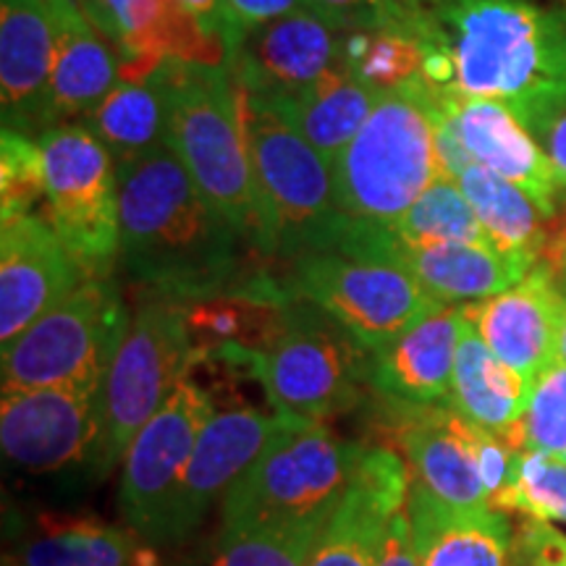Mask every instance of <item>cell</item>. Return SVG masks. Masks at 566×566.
Instances as JSON below:
<instances>
[{
  "label": "cell",
  "mask_w": 566,
  "mask_h": 566,
  "mask_svg": "<svg viewBox=\"0 0 566 566\" xmlns=\"http://www.w3.org/2000/svg\"><path fill=\"white\" fill-rule=\"evenodd\" d=\"M422 80L499 101L516 118L566 101V9L530 0H449L415 11Z\"/></svg>",
  "instance_id": "cell-1"
},
{
  "label": "cell",
  "mask_w": 566,
  "mask_h": 566,
  "mask_svg": "<svg viewBox=\"0 0 566 566\" xmlns=\"http://www.w3.org/2000/svg\"><path fill=\"white\" fill-rule=\"evenodd\" d=\"M118 168L124 271L153 296L195 304L244 294L237 231L166 145Z\"/></svg>",
  "instance_id": "cell-2"
},
{
  "label": "cell",
  "mask_w": 566,
  "mask_h": 566,
  "mask_svg": "<svg viewBox=\"0 0 566 566\" xmlns=\"http://www.w3.org/2000/svg\"><path fill=\"white\" fill-rule=\"evenodd\" d=\"M338 210L357 223L394 226L443 171L436 147V87L415 76L380 97L331 166Z\"/></svg>",
  "instance_id": "cell-3"
},
{
  "label": "cell",
  "mask_w": 566,
  "mask_h": 566,
  "mask_svg": "<svg viewBox=\"0 0 566 566\" xmlns=\"http://www.w3.org/2000/svg\"><path fill=\"white\" fill-rule=\"evenodd\" d=\"M365 454V446L344 441L325 422H289L226 493L223 527H325Z\"/></svg>",
  "instance_id": "cell-4"
},
{
  "label": "cell",
  "mask_w": 566,
  "mask_h": 566,
  "mask_svg": "<svg viewBox=\"0 0 566 566\" xmlns=\"http://www.w3.org/2000/svg\"><path fill=\"white\" fill-rule=\"evenodd\" d=\"M168 147L192 176L195 187L242 242L260 252L258 187L247 153L242 97L226 66L174 61V103Z\"/></svg>",
  "instance_id": "cell-5"
},
{
  "label": "cell",
  "mask_w": 566,
  "mask_h": 566,
  "mask_svg": "<svg viewBox=\"0 0 566 566\" xmlns=\"http://www.w3.org/2000/svg\"><path fill=\"white\" fill-rule=\"evenodd\" d=\"M242 118L263 221L260 252L286 260L336 252L352 218L336 205L331 163L292 124L252 108L244 97Z\"/></svg>",
  "instance_id": "cell-6"
},
{
  "label": "cell",
  "mask_w": 566,
  "mask_h": 566,
  "mask_svg": "<svg viewBox=\"0 0 566 566\" xmlns=\"http://www.w3.org/2000/svg\"><path fill=\"white\" fill-rule=\"evenodd\" d=\"M216 357L247 365L273 412L300 422H323L357 407L370 370V354L315 304H289L279 334L260 352Z\"/></svg>",
  "instance_id": "cell-7"
},
{
  "label": "cell",
  "mask_w": 566,
  "mask_h": 566,
  "mask_svg": "<svg viewBox=\"0 0 566 566\" xmlns=\"http://www.w3.org/2000/svg\"><path fill=\"white\" fill-rule=\"evenodd\" d=\"M195 365V344L187 325V304L150 296L132 315L129 328L101 394V430L90 467L108 475L147 420L166 405L176 384Z\"/></svg>",
  "instance_id": "cell-8"
},
{
  "label": "cell",
  "mask_w": 566,
  "mask_h": 566,
  "mask_svg": "<svg viewBox=\"0 0 566 566\" xmlns=\"http://www.w3.org/2000/svg\"><path fill=\"white\" fill-rule=\"evenodd\" d=\"M132 317L111 275L87 279L3 346V394L76 386L103 391Z\"/></svg>",
  "instance_id": "cell-9"
},
{
  "label": "cell",
  "mask_w": 566,
  "mask_h": 566,
  "mask_svg": "<svg viewBox=\"0 0 566 566\" xmlns=\"http://www.w3.org/2000/svg\"><path fill=\"white\" fill-rule=\"evenodd\" d=\"M45 158L48 221L87 279L111 275L122 250L118 168L82 124H63L38 139Z\"/></svg>",
  "instance_id": "cell-10"
},
{
  "label": "cell",
  "mask_w": 566,
  "mask_h": 566,
  "mask_svg": "<svg viewBox=\"0 0 566 566\" xmlns=\"http://www.w3.org/2000/svg\"><path fill=\"white\" fill-rule=\"evenodd\" d=\"M396 443L405 451L412 483L443 504L495 509L520 451L451 405L396 407Z\"/></svg>",
  "instance_id": "cell-11"
},
{
  "label": "cell",
  "mask_w": 566,
  "mask_h": 566,
  "mask_svg": "<svg viewBox=\"0 0 566 566\" xmlns=\"http://www.w3.org/2000/svg\"><path fill=\"white\" fill-rule=\"evenodd\" d=\"M292 289L342 325L367 354L380 352L441 307L401 268L346 258L342 252L294 260Z\"/></svg>",
  "instance_id": "cell-12"
},
{
  "label": "cell",
  "mask_w": 566,
  "mask_h": 566,
  "mask_svg": "<svg viewBox=\"0 0 566 566\" xmlns=\"http://www.w3.org/2000/svg\"><path fill=\"white\" fill-rule=\"evenodd\" d=\"M216 415L210 394L184 375L124 457L118 504L132 533L163 543V527L202 428Z\"/></svg>",
  "instance_id": "cell-13"
},
{
  "label": "cell",
  "mask_w": 566,
  "mask_h": 566,
  "mask_svg": "<svg viewBox=\"0 0 566 566\" xmlns=\"http://www.w3.org/2000/svg\"><path fill=\"white\" fill-rule=\"evenodd\" d=\"M336 252L401 268L441 304L488 300L512 289L537 265L485 244H409L388 226L357 221H352Z\"/></svg>",
  "instance_id": "cell-14"
},
{
  "label": "cell",
  "mask_w": 566,
  "mask_h": 566,
  "mask_svg": "<svg viewBox=\"0 0 566 566\" xmlns=\"http://www.w3.org/2000/svg\"><path fill=\"white\" fill-rule=\"evenodd\" d=\"M289 417L252 407L221 409L202 428L163 527V543L184 541L202 525L231 485L286 428Z\"/></svg>",
  "instance_id": "cell-15"
},
{
  "label": "cell",
  "mask_w": 566,
  "mask_h": 566,
  "mask_svg": "<svg viewBox=\"0 0 566 566\" xmlns=\"http://www.w3.org/2000/svg\"><path fill=\"white\" fill-rule=\"evenodd\" d=\"M101 394L76 386L3 394L0 446L6 459L30 472L90 462L101 430Z\"/></svg>",
  "instance_id": "cell-16"
},
{
  "label": "cell",
  "mask_w": 566,
  "mask_h": 566,
  "mask_svg": "<svg viewBox=\"0 0 566 566\" xmlns=\"http://www.w3.org/2000/svg\"><path fill=\"white\" fill-rule=\"evenodd\" d=\"M344 34L315 11L292 13L229 40L226 69L244 97H281L344 61Z\"/></svg>",
  "instance_id": "cell-17"
},
{
  "label": "cell",
  "mask_w": 566,
  "mask_h": 566,
  "mask_svg": "<svg viewBox=\"0 0 566 566\" xmlns=\"http://www.w3.org/2000/svg\"><path fill=\"white\" fill-rule=\"evenodd\" d=\"M87 281L59 231L40 212L3 221L0 231V344H11Z\"/></svg>",
  "instance_id": "cell-18"
},
{
  "label": "cell",
  "mask_w": 566,
  "mask_h": 566,
  "mask_svg": "<svg viewBox=\"0 0 566 566\" xmlns=\"http://www.w3.org/2000/svg\"><path fill=\"white\" fill-rule=\"evenodd\" d=\"M564 304L551 268L535 265L506 292L462 304V313L488 349L533 388L537 375L556 363Z\"/></svg>",
  "instance_id": "cell-19"
},
{
  "label": "cell",
  "mask_w": 566,
  "mask_h": 566,
  "mask_svg": "<svg viewBox=\"0 0 566 566\" xmlns=\"http://www.w3.org/2000/svg\"><path fill=\"white\" fill-rule=\"evenodd\" d=\"M407 464L388 449H367L357 478L317 535L307 566H378L396 512L407 506Z\"/></svg>",
  "instance_id": "cell-20"
},
{
  "label": "cell",
  "mask_w": 566,
  "mask_h": 566,
  "mask_svg": "<svg viewBox=\"0 0 566 566\" xmlns=\"http://www.w3.org/2000/svg\"><path fill=\"white\" fill-rule=\"evenodd\" d=\"M55 24L48 0H0V108L3 129H53L51 76Z\"/></svg>",
  "instance_id": "cell-21"
},
{
  "label": "cell",
  "mask_w": 566,
  "mask_h": 566,
  "mask_svg": "<svg viewBox=\"0 0 566 566\" xmlns=\"http://www.w3.org/2000/svg\"><path fill=\"white\" fill-rule=\"evenodd\" d=\"M462 331V307L441 304L384 349L370 354L367 386L394 407L446 405Z\"/></svg>",
  "instance_id": "cell-22"
},
{
  "label": "cell",
  "mask_w": 566,
  "mask_h": 566,
  "mask_svg": "<svg viewBox=\"0 0 566 566\" xmlns=\"http://www.w3.org/2000/svg\"><path fill=\"white\" fill-rule=\"evenodd\" d=\"M449 95L459 134L472 160L525 189L543 216H554L562 197L554 168L512 108L457 90H449Z\"/></svg>",
  "instance_id": "cell-23"
},
{
  "label": "cell",
  "mask_w": 566,
  "mask_h": 566,
  "mask_svg": "<svg viewBox=\"0 0 566 566\" xmlns=\"http://www.w3.org/2000/svg\"><path fill=\"white\" fill-rule=\"evenodd\" d=\"M407 514L420 566H509L514 530L499 509L443 504L412 483Z\"/></svg>",
  "instance_id": "cell-24"
},
{
  "label": "cell",
  "mask_w": 566,
  "mask_h": 566,
  "mask_svg": "<svg viewBox=\"0 0 566 566\" xmlns=\"http://www.w3.org/2000/svg\"><path fill=\"white\" fill-rule=\"evenodd\" d=\"M55 24V61L51 76L53 126L90 116L122 84L118 55L92 27L76 0H48Z\"/></svg>",
  "instance_id": "cell-25"
},
{
  "label": "cell",
  "mask_w": 566,
  "mask_h": 566,
  "mask_svg": "<svg viewBox=\"0 0 566 566\" xmlns=\"http://www.w3.org/2000/svg\"><path fill=\"white\" fill-rule=\"evenodd\" d=\"M384 95V90L359 82L342 61L338 66L325 71L321 80L292 92V95L242 97L252 108L268 111L292 124L334 166V160L357 137V132L363 129Z\"/></svg>",
  "instance_id": "cell-26"
},
{
  "label": "cell",
  "mask_w": 566,
  "mask_h": 566,
  "mask_svg": "<svg viewBox=\"0 0 566 566\" xmlns=\"http://www.w3.org/2000/svg\"><path fill=\"white\" fill-rule=\"evenodd\" d=\"M527 399V380L501 363L488 349L478 331L472 328V323L464 317L454 378H451V394L446 405L454 407L470 422L504 438L516 451H525V443H522V417H525Z\"/></svg>",
  "instance_id": "cell-27"
},
{
  "label": "cell",
  "mask_w": 566,
  "mask_h": 566,
  "mask_svg": "<svg viewBox=\"0 0 566 566\" xmlns=\"http://www.w3.org/2000/svg\"><path fill=\"white\" fill-rule=\"evenodd\" d=\"M174 103V61L142 82H122L82 126L103 142L116 166L142 158L168 142Z\"/></svg>",
  "instance_id": "cell-28"
},
{
  "label": "cell",
  "mask_w": 566,
  "mask_h": 566,
  "mask_svg": "<svg viewBox=\"0 0 566 566\" xmlns=\"http://www.w3.org/2000/svg\"><path fill=\"white\" fill-rule=\"evenodd\" d=\"M457 181L495 250L537 263L546 216L533 202V197L480 163L467 166Z\"/></svg>",
  "instance_id": "cell-29"
},
{
  "label": "cell",
  "mask_w": 566,
  "mask_h": 566,
  "mask_svg": "<svg viewBox=\"0 0 566 566\" xmlns=\"http://www.w3.org/2000/svg\"><path fill=\"white\" fill-rule=\"evenodd\" d=\"M13 566H158V558L126 530L74 522L27 543Z\"/></svg>",
  "instance_id": "cell-30"
},
{
  "label": "cell",
  "mask_w": 566,
  "mask_h": 566,
  "mask_svg": "<svg viewBox=\"0 0 566 566\" xmlns=\"http://www.w3.org/2000/svg\"><path fill=\"white\" fill-rule=\"evenodd\" d=\"M396 237L409 244H485L493 247L454 176H441L394 226Z\"/></svg>",
  "instance_id": "cell-31"
},
{
  "label": "cell",
  "mask_w": 566,
  "mask_h": 566,
  "mask_svg": "<svg viewBox=\"0 0 566 566\" xmlns=\"http://www.w3.org/2000/svg\"><path fill=\"white\" fill-rule=\"evenodd\" d=\"M422 45L407 30H370L344 34V63L359 82L375 90H396L422 74Z\"/></svg>",
  "instance_id": "cell-32"
},
{
  "label": "cell",
  "mask_w": 566,
  "mask_h": 566,
  "mask_svg": "<svg viewBox=\"0 0 566 566\" xmlns=\"http://www.w3.org/2000/svg\"><path fill=\"white\" fill-rule=\"evenodd\" d=\"M495 509H512L548 525H566V459L520 451L512 478L495 499Z\"/></svg>",
  "instance_id": "cell-33"
},
{
  "label": "cell",
  "mask_w": 566,
  "mask_h": 566,
  "mask_svg": "<svg viewBox=\"0 0 566 566\" xmlns=\"http://www.w3.org/2000/svg\"><path fill=\"white\" fill-rule=\"evenodd\" d=\"M300 530H229L221 527L205 566H307L317 535Z\"/></svg>",
  "instance_id": "cell-34"
},
{
  "label": "cell",
  "mask_w": 566,
  "mask_h": 566,
  "mask_svg": "<svg viewBox=\"0 0 566 566\" xmlns=\"http://www.w3.org/2000/svg\"><path fill=\"white\" fill-rule=\"evenodd\" d=\"M45 200V158L38 139L3 129L0 134V218L27 216Z\"/></svg>",
  "instance_id": "cell-35"
},
{
  "label": "cell",
  "mask_w": 566,
  "mask_h": 566,
  "mask_svg": "<svg viewBox=\"0 0 566 566\" xmlns=\"http://www.w3.org/2000/svg\"><path fill=\"white\" fill-rule=\"evenodd\" d=\"M522 443L530 451L566 459V365L554 363L530 388Z\"/></svg>",
  "instance_id": "cell-36"
},
{
  "label": "cell",
  "mask_w": 566,
  "mask_h": 566,
  "mask_svg": "<svg viewBox=\"0 0 566 566\" xmlns=\"http://www.w3.org/2000/svg\"><path fill=\"white\" fill-rule=\"evenodd\" d=\"M317 17L346 32L407 30L412 32L415 11L396 0H310Z\"/></svg>",
  "instance_id": "cell-37"
},
{
  "label": "cell",
  "mask_w": 566,
  "mask_h": 566,
  "mask_svg": "<svg viewBox=\"0 0 566 566\" xmlns=\"http://www.w3.org/2000/svg\"><path fill=\"white\" fill-rule=\"evenodd\" d=\"M509 566H566V535L548 522L525 520L514 530Z\"/></svg>",
  "instance_id": "cell-38"
},
{
  "label": "cell",
  "mask_w": 566,
  "mask_h": 566,
  "mask_svg": "<svg viewBox=\"0 0 566 566\" xmlns=\"http://www.w3.org/2000/svg\"><path fill=\"white\" fill-rule=\"evenodd\" d=\"M522 126L533 134V139L546 153V158L554 168L556 184L566 192V101H556L551 105H543L527 116L520 118Z\"/></svg>",
  "instance_id": "cell-39"
},
{
  "label": "cell",
  "mask_w": 566,
  "mask_h": 566,
  "mask_svg": "<svg viewBox=\"0 0 566 566\" xmlns=\"http://www.w3.org/2000/svg\"><path fill=\"white\" fill-rule=\"evenodd\" d=\"M226 11V45L231 38L254 27L271 24L275 19L292 17V13L313 11L310 0H223Z\"/></svg>",
  "instance_id": "cell-40"
},
{
  "label": "cell",
  "mask_w": 566,
  "mask_h": 566,
  "mask_svg": "<svg viewBox=\"0 0 566 566\" xmlns=\"http://www.w3.org/2000/svg\"><path fill=\"white\" fill-rule=\"evenodd\" d=\"M378 566H420L417 564L407 506L401 509V512H396L391 525H388V533L384 537V548H380Z\"/></svg>",
  "instance_id": "cell-41"
},
{
  "label": "cell",
  "mask_w": 566,
  "mask_h": 566,
  "mask_svg": "<svg viewBox=\"0 0 566 566\" xmlns=\"http://www.w3.org/2000/svg\"><path fill=\"white\" fill-rule=\"evenodd\" d=\"M181 6H187L197 19L202 21V27L218 38L226 40V11L223 0H179Z\"/></svg>",
  "instance_id": "cell-42"
},
{
  "label": "cell",
  "mask_w": 566,
  "mask_h": 566,
  "mask_svg": "<svg viewBox=\"0 0 566 566\" xmlns=\"http://www.w3.org/2000/svg\"><path fill=\"white\" fill-rule=\"evenodd\" d=\"M396 3H401L405 9H412V11H430V9H438V6L449 3V0H396Z\"/></svg>",
  "instance_id": "cell-43"
},
{
  "label": "cell",
  "mask_w": 566,
  "mask_h": 566,
  "mask_svg": "<svg viewBox=\"0 0 566 566\" xmlns=\"http://www.w3.org/2000/svg\"><path fill=\"white\" fill-rule=\"evenodd\" d=\"M556 363H564L566 365V304H564L562 334H558V346H556Z\"/></svg>",
  "instance_id": "cell-44"
},
{
  "label": "cell",
  "mask_w": 566,
  "mask_h": 566,
  "mask_svg": "<svg viewBox=\"0 0 566 566\" xmlns=\"http://www.w3.org/2000/svg\"><path fill=\"white\" fill-rule=\"evenodd\" d=\"M562 273H564V279H566V247H564V252H562Z\"/></svg>",
  "instance_id": "cell-45"
}]
</instances>
